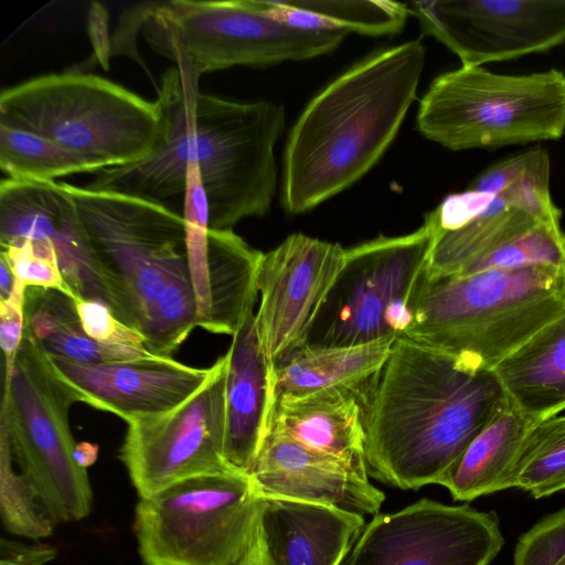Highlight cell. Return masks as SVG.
Listing matches in <instances>:
<instances>
[{"label":"cell","instance_id":"obj_35","mask_svg":"<svg viewBox=\"0 0 565 565\" xmlns=\"http://www.w3.org/2000/svg\"><path fill=\"white\" fill-rule=\"evenodd\" d=\"M74 301L83 329L93 340L108 345L148 350L145 339L121 323L104 302L82 298H74Z\"/></svg>","mask_w":565,"mask_h":565},{"label":"cell","instance_id":"obj_18","mask_svg":"<svg viewBox=\"0 0 565 565\" xmlns=\"http://www.w3.org/2000/svg\"><path fill=\"white\" fill-rule=\"evenodd\" d=\"M367 475L271 429L249 472L263 498L322 503L362 515L379 512L385 500Z\"/></svg>","mask_w":565,"mask_h":565},{"label":"cell","instance_id":"obj_16","mask_svg":"<svg viewBox=\"0 0 565 565\" xmlns=\"http://www.w3.org/2000/svg\"><path fill=\"white\" fill-rule=\"evenodd\" d=\"M52 249L74 298L97 300L108 307L109 297L77 207L61 182H0V246L21 242Z\"/></svg>","mask_w":565,"mask_h":565},{"label":"cell","instance_id":"obj_19","mask_svg":"<svg viewBox=\"0 0 565 565\" xmlns=\"http://www.w3.org/2000/svg\"><path fill=\"white\" fill-rule=\"evenodd\" d=\"M434 212L438 228L426 273L429 279L460 275L536 225L561 222V216L544 214L502 193L471 188L449 195Z\"/></svg>","mask_w":565,"mask_h":565},{"label":"cell","instance_id":"obj_4","mask_svg":"<svg viewBox=\"0 0 565 565\" xmlns=\"http://www.w3.org/2000/svg\"><path fill=\"white\" fill-rule=\"evenodd\" d=\"M426 273L404 337L475 371H493L565 310V271L555 268L488 269L434 279Z\"/></svg>","mask_w":565,"mask_h":565},{"label":"cell","instance_id":"obj_8","mask_svg":"<svg viewBox=\"0 0 565 565\" xmlns=\"http://www.w3.org/2000/svg\"><path fill=\"white\" fill-rule=\"evenodd\" d=\"M422 135L458 151L557 140L565 134V75L463 66L436 77L416 118Z\"/></svg>","mask_w":565,"mask_h":565},{"label":"cell","instance_id":"obj_29","mask_svg":"<svg viewBox=\"0 0 565 565\" xmlns=\"http://www.w3.org/2000/svg\"><path fill=\"white\" fill-rule=\"evenodd\" d=\"M0 169L9 179L38 182L99 171L85 158L40 135L3 124H0Z\"/></svg>","mask_w":565,"mask_h":565},{"label":"cell","instance_id":"obj_6","mask_svg":"<svg viewBox=\"0 0 565 565\" xmlns=\"http://www.w3.org/2000/svg\"><path fill=\"white\" fill-rule=\"evenodd\" d=\"M61 185L73 199L88 235L108 308L146 343L161 292L190 277L183 215L158 201Z\"/></svg>","mask_w":565,"mask_h":565},{"label":"cell","instance_id":"obj_24","mask_svg":"<svg viewBox=\"0 0 565 565\" xmlns=\"http://www.w3.org/2000/svg\"><path fill=\"white\" fill-rule=\"evenodd\" d=\"M494 374L533 423L565 409V310L507 356Z\"/></svg>","mask_w":565,"mask_h":565},{"label":"cell","instance_id":"obj_13","mask_svg":"<svg viewBox=\"0 0 565 565\" xmlns=\"http://www.w3.org/2000/svg\"><path fill=\"white\" fill-rule=\"evenodd\" d=\"M503 544L495 512L422 499L375 515L343 565H488Z\"/></svg>","mask_w":565,"mask_h":565},{"label":"cell","instance_id":"obj_2","mask_svg":"<svg viewBox=\"0 0 565 565\" xmlns=\"http://www.w3.org/2000/svg\"><path fill=\"white\" fill-rule=\"evenodd\" d=\"M509 404L493 371L401 337L363 393L367 471L405 490L438 484Z\"/></svg>","mask_w":565,"mask_h":565},{"label":"cell","instance_id":"obj_23","mask_svg":"<svg viewBox=\"0 0 565 565\" xmlns=\"http://www.w3.org/2000/svg\"><path fill=\"white\" fill-rule=\"evenodd\" d=\"M264 253L232 230H209L203 286L196 301L198 327L234 335L254 312Z\"/></svg>","mask_w":565,"mask_h":565},{"label":"cell","instance_id":"obj_1","mask_svg":"<svg viewBox=\"0 0 565 565\" xmlns=\"http://www.w3.org/2000/svg\"><path fill=\"white\" fill-rule=\"evenodd\" d=\"M199 77L169 67L157 88L161 130L141 161L103 169L85 188L152 201L184 193L186 173L198 170L212 230L270 210L277 186L275 145L285 127L282 105L238 103L201 93Z\"/></svg>","mask_w":565,"mask_h":565},{"label":"cell","instance_id":"obj_12","mask_svg":"<svg viewBox=\"0 0 565 565\" xmlns=\"http://www.w3.org/2000/svg\"><path fill=\"white\" fill-rule=\"evenodd\" d=\"M213 369L205 385L180 406L127 423L119 459L139 498L193 477L237 471L224 455L226 353Z\"/></svg>","mask_w":565,"mask_h":565},{"label":"cell","instance_id":"obj_17","mask_svg":"<svg viewBox=\"0 0 565 565\" xmlns=\"http://www.w3.org/2000/svg\"><path fill=\"white\" fill-rule=\"evenodd\" d=\"M51 360L79 402L126 423L180 406L205 385L214 370L159 355L107 363Z\"/></svg>","mask_w":565,"mask_h":565},{"label":"cell","instance_id":"obj_34","mask_svg":"<svg viewBox=\"0 0 565 565\" xmlns=\"http://www.w3.org/2000/svg\"><path fill=\"white\" fill-rule=\"evenodd\" d=\"M514 565H565V508L520 537Z\"/></svg>","mask_w":565,"mask_h":565},{"label":"cell","instance_id":"obj_22","mask_svg":"<svg viewBox=\"0 0 565 565\" xmlns=\"http://www.w3.org/2000/svg\"><path fill=\"white\" fill-rule=\"evenodd\" d=\"M365 385L280 394L273 399L266 429L367 470L363 430Z\"/></svg>","mask_w":565,"mask_h":565},{"label":"cell","instance_id":"obj_20","mask_svg":"<svg viewBox=\"0 0 565 565\" xmlns=\"http://www.w3.org/2000/svg\"><path fill=\"white\" fill-rule=\"evenodd\" d=\"M364 526L362 514L332 505L263 498L266 565H340Z\"/></svg>","mask_w":565,"mask_h":565},{"label":"cell","instance_id":"obj_33","mask_svg":"<svg viewBox=\"0 0 565 565\" xmlns=\"http://www.w3.org/2000/svg\"><path fill=\"white\" fill-rule=\"evenodd\" d=\"M550 267L565 271V233L561 222H544L479 259L460 275L488 269Z\"/></svg>","mask_w":565,"mask_h":565},{"label":"cell","instance_id":"obj_15","mask_svg":"<svg viewBox=\"0 0 565 565\" xmlns=\"http://www.w3.org/2000/svg\"><path fill=\"white\" fill-rule=\"evenodd\" d=\"M345 260V249L303 234L288 236L263 255L255 313L258 337L275 367L306 343Z\"/></svg>","mask_w":565,"mask_h":565},{"label":"cell","instance_id":"obj_25","mask_svg":"<svg viewBox=\"0 0 565 565\" xmlns=\"http://www.w3.org/2000/svg\"><path fill=\"white\" fill-rule=\"evenodd\" d=\"M534 425L510 402L477 435L438 484L458 501L513 488L520 452Z\"/></svg>","mask_w":565,"mask_h":565},{"label":"cell","instance_id":"obj_37","mask_svg":"<svg viewBox=\"0 0 565 565\" xmlns=\"http://www.w3.org/2000/svg\"><path fill=\"white\" fill-rule=\"evenodd\" d=\"M25 289L26 287L17 279L11 297L0 301V345L3 353L4 381L12 374L24 335Z\"/></svg>","mask_w":565,"mask_h":565},{"label":"cell","instance_id":"obj_31","mask_svg":"<svg viewBox=\"0 0 565 565\" xmlns=\"http://www.w3.org/2000/svg\"><path fill=\"white\" fill-rule=\"evenodd\" d=\"M513 488L536 499L565 490V415L532 427L520 452Z\"/></svg>","mask_w":565,"mask_h":565},{"label":"cell","instance_id":"obj_21","mask_svg":"<svg viewBox=\"0 0 565 565\" xmlns=\"http://www.w3.org/2000/svg\"><path fill=\"white\" fill-rule=\"evenodd\" d=\"M226 461L248 473L262 445L273 403V365L263 350L255 313L233 335L226 352Z\"/></svg>","mask_w":565,"mask_h":565},{"label":"cell","instance_id":"obj_36","mask_svg":"<svg viewBox=\"0 0 565 565\" xmlns=\"http://www.w3.org/2000/svg\"><path fill=\"white\" fill-rule=\"evenodd\" d=\"M0 255L7 258L15 278L26 288H51L73 296L57 264L52 259L38 255L32 249L30 243L21 242L15 245L1 247Z\"/></svg>","mask_w":565,"mask_h":565},{"label":"cell","instance_id":"obj_14","mask_svg":"<svg viewBox=\"0 0 565 565\" xmlns=\"http://www.w3.org/2000/svg\"><path fill=\"white\" fill-rule=\"evenodd\" d=\"M408 9L463 66L541 53L565 42V0L413 1Z\"/></svg>","mask_w":565,"mask_h":565},{"label":"cell","instance_id":"obj_27","mask_svg":"<svg viewBox=\"0 0 565 565\" xmlns=\"http://www.w3.org/2000/svg\"><path fill=\"white\" fill-rule=\"evenodd\" d=\"M24 317V331L51 358L107 363L154 355L146 349L108 345L89 338L81 323L73 296L57 289L28 287Z\"/></svg>","mask_w":565,"mask_h":565},{"label":"cell","instance_id":"obj_26","mask_svg":"<svg viewBox=\"0 0 565 565\" xmlns=\"http://www.w3.org/2000/svg\"><path fill=\"white\" fill-rule=\"evenodd\" d=\"M395 340L351 347L303 344L274 367L273 399L328 387H361L382 369Z\"/></svg>","mask_w":565,"mask_h":565},{"label":"cell","instance_id":"obj_3","mask_svg":"<svg viewBox=\"0 0 565 565\" xmlns=\"http://www.w3.org/2000/svg\"><path fill=\"white\" fill-rule=\"evenodd\" d=\"M425 47L413 40L354 64L306 106L284 154L281 204L310 211L367 173L416 99Z\"/></svg>","mask_w":565,"mask_h":565},{"label":"cell","instance_id":"obj_30","mask_svg":"<svg viewBox=\"0 0 565 565\" xmlns=\"http://www.w3.org/2000/svg\"><path fill=\"white\" fill-rule=\"evenodd\" d=\"M469 188L502 193L548 215L562 214L551 196L550 157L542 147H533L493 163Z\"/></svg>","mask_w":565,"mask_h":565},{"label":"cell","instance_id":"obj_32","mask_svg":"<svg viewBox=\"0 0 565 565\" xmlns=\"http://www.w3.org/2000/svg\"><path fill=\"white\" fill-rule=\"evenodd\" d=\"M3 431L0 430V515L4 529L32 540L47 537L56 525L28 478L14 467Z\"/></svg>","mask_w":565,"mask_h":565},{"label":"cell","instance_id":"obj_5","mask_svg":"<svg viewBox=\"0 0 565 565\" xmlns=\"http://www.w3.org/2000/svg\"><path fill=\"white\" fill-rule=\"evenodd\" d=\"M0 124L40 135L100 171L148 157L160 136L161 113L156 100L99 75L65 72L3 89Z\"/></svg>","mask_w":565,"mask_h":565},{"label":"cell","instance_id":"obj_40","mask_svg":"<svg viewBox=\"0 0 565 565\" xmlns=\"http://www.w3.org/2000/svg\"><path fill=\"white\" fill-rule=\"evenodd\" d=\"M17 286L15 275L3 255H0V301L11 297Z\"/></svg>","mask_w":565,"mask_h":565},{"label":"cell","instance_id":"obj_41","mask_svg":"<svg viewBox=\"0 0 565 565\" xmlns=\"http://www.w3.org/2000/svg\"><path fill=\"white\" fill-rule=\"evenodd\" d=\"M97 456V447L90 444H77L76 459L83 466L87 467L94 462Z\"/></svg>","mask_w":565,"mask_h":565},{"label":"cell","instance_id":"obj_28","mask_svg":"<svg viewBox=\"0 0 565 565\" xmlns=\"http://www.w3.org/2000/svg\"><path fill=\"white\" fill-rule=\"evenodd\" d=\"M278 15L312 29H342L380 36L399 32L409 15L408 6L386 0H276Z\"/></svg>","mask_w":565,"mask_h":565},{"label":"cell","instance_id":"obj_10","mask_svg":"<svg viewBox=\"0 0 565 565\" xmlns=\"http://www.w3.org/2000/svg\"><path fill=\"white\" fill-rule=\"evenodd\" d=\"M431 211L416 231L345 249L344 265L306 343L351 347L404 337L437 237Z\"/></svg>","mask_w":565,"mask_h":565},{"label":"cell","instance_id":"obj_39","mask_svg":"<svg viewBox=\"0 0 565 565\" xmlns=\"http://www.w3.org/2000/svg\"><path fill=\"white\" fill-rule=\"evenodd\" d=\"M233 565H266L259 518L248 544Z\"/></svg>","mask_w":565,"mask_h":565},{"label":"cell","instance_id":"obj_9","mask_svg":"<svg viewBox=\"0 0 565 565\" xmlns=\"http://www.w3.org/2000/svg\"><path fill=\"white\" fill-rule=\"evenodd\" d=\"M77 402L50 355L24 331L12 374L3 382L0 430L55 524L79 521L93 505L68 419Z\"/></svg>","mask_w":565,"mask_h":565},{"label":"cell","instance_id":"obj_11","mask_svg":"<svg viewBox=\"0 0 565 565\" xmlns=\"http://www.w3.org/2000/svg\"><path fill=\"white\" fill-rule=\"evenodd\" d=\"M263 497L241 471L193 477L135 508L145 565H233L257 525Z\"/></svg>","mask_w":565,"mask_h":565},{"label":"cell","instance_id":"obj_38","mask_svg":"<svg viewBox=\"0 0 565 565\" xmlns=\"http://www.w3.org/2000/svg\"><path fill=\"white\" fill-rule=\"evenodd\" d=\"M0 550V565H44L56 556L51 546H29L6 539H1Z\"/></svg>","mask_w":565,"mask_h":565},{"label":"cell","instance_id":"obj_7","mask_svg":"<svg viewBox=\"0 0 565 565\" xmlns=\"http://www.w3.org/2000/svg\"><path fill=\"white\" fill-rule=\"evenodd\" d=\"M137 18L154 52L199 78L233 66L264 67L321 56L349 33L290 23L263 0L150 2Z\"/></svg>","mask_w":565,"mask_h":565}]
</instances>
